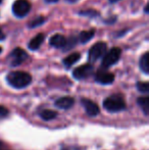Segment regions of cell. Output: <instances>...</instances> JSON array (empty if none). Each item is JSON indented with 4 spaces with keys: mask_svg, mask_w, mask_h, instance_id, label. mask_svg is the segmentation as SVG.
I'll use <instances>...</instances> for the list:
<instances>
[{
    "mask_svg": "<svg viewBox=\"0 0 149 150\" xmlns=\"http://www.w3.org/2000/svg\"><path fill=\"white\" fill-rule=\"evenodd\" d=\"M6 81L11 87L16 89H23L29 86L32 82V77L30 74L22 71H11L6 76Z\"/></svg>",
    "mask_w": 149,
    "mask_h": 150,
    "instance_id": "1",
    "label": "cell"
},
{
    "mask_svg": "<svg viewBox=\"0 0 149 150\" xmlns=\"http://www.w3.org/2000/svg\"><path fill=\"white\" fill-rule=\"evenodd\" d=\"M82 104L85 107V110L89 117H96L99 113V107L95 102L89 99H82Z\"/></svg>",
    "mask_w": 149,
    "mask_h": 150,
    "instance_id": "9",
    "label": "cell"
},
{
    "mask_svg": "<svg viewBox=\"0 0 149 150\" xmlns=\"http://www.w3.org/2000/svg\"><path fill=\"white\" fill-rule=\"evenodd\" d=\"M80 58H81V54L79 53V52H75V53H72L71 55L66 56V58L64 59V64L66 67H71L72 65H74L77 61L80 60Z\"/></svg>",
    "mask_w": 149,
    "mask_h": 150,
    "instance_id": "13",
    "label": "cell"
},
{
    "mask_svg": "<svg viewBox=\"0 0 149 150\" xmlns=\"http://www.w3.org/2000/svg\"><path fill=\"white\" fill-rule=\"evenodd\" d=\"M68 2H70V3H75V2H77L78 0H66Z\"/></svg>",
    "mask_w": 149,
    "mask_h": 150,
    "instance_id": "26",
    "label": "cell"
},
{
    "mask_svg": "<svg viewBox=\"0 0 149 150\" xmlns=\"http://www.w3.org/2000/svg\"><path fill=\"white\" fill-rule=\"evenodd\" d=\"M27 58H28V53L20 47L14 48L9 54V59H10L11 67H18V65L22 64Z\"/></svg>",
    "mask_w": 149,
    "mask_h": 150,
    "instance_id": "6",
    "label": "cell"
},
{
    "mask_svg": "<svg viewBox=\"0 0 149 150\" xmlns=\"http://www.w3.org/2000/svg\"><path fill=\"white\" fill-rule=\"evenodd\" d=\"M5 34L3 33V31H2V29L0 28V41H3L4 39H5Z\"/></svg>",
    "mask_w": 149,
    "mask_h": 150,
    "instance_id": "23",
    "label": "cell"
},
{
    "mask_svg": "<svg viewBox=\"0 0 149 150\" xmlns=\"http://www.w3.org/2000/svg\"><path fill=\"white\" fill-rule=\"evenodd\" d=\"M46 18H44V16H38V18H34V20H32L30 23H29L28 27L30 29H34V28H37V27H40L42 26V25L45 23Z\"/></svg>",
    "mask_w": 149,
    "mask_h": 150,
    "instance_id": "18",
    "label": "cell"
},
{
    "mask_svg": "<svg viewBox=\"0 0 149 150\" xmlns=\"http://www.w3.org/2000/svg\"><path fill=\"white\" fill-rule=\"evenodd\" d=\"M106 49H107V45L104 42H97L90 48L88 58L91 62H95L105 55Z\"/></svg>",
    "mask_w": 149,
    "mask_h": 150,
    "instance_id": "3",
    "label": "cell"
},
{
    "mask_svg": "<svg viewBox=\"0 0 149 150\" xmlns=\"http://www.w3.org/2000/svg\"><path fill=\"white\" fill-rule=\"evenodd\" d=\"M139 65L141 71H143L144 74L148 75L149 74V53L148 52H145L143 55L141 56L139 61Z\"/></svg>",
    "mask_w": 149,
    "mask_h": 150,
    "instance_id": "14",
    "label": "cell"
},
{
    "mask_svg": "<svg viewBox=\"0 0 149 150\" xmlns=\"http://www.w3.org/2000/svg\"><path fill=\"white\" fill-rule=\"evenodd\" d=\"M66 37L60 35V34H55V35H53L50 38V41H49V44L52 47L62 48V49H64V46H66Z\"/></svg>",
    "mask_w": 149,
    "mask_h": 150,
    "instance_id": "10",
    "label": "cell"
},
{
    "mask_svg": "<svg viewBox=\"0 0 149 150\" xmlns=\"http://www.w3.org/2000/svg\"><path fill=\"white\" fill-rule=\"evenodd\" d=\"M64 150H75V149H71V148H66V149H64Z\"/></svg>",
    "mask_w": 149,
    "mask_h": 150,
    "instance_id": "28",
    "label": "cell"
},
{
    "mask_svg": "<svg viewBox=\"0 0 149 150\" xmlns=\"http://www.w3.org/2000/svg\"><path fill=\"white\" fill-rule=\"evenodd\" d=\"M144 11H145V13H148V4H146V5H145V8H144Z\"/></svg>",
    "mask_w": 149,
    "mask_h": 150,
    "instance_id": "25",
    "label": "cell"
},
{
    "mask_svg": "<svg viewBox=\"0 0 149 150\" xmlns=\"http://www.w3.org/2000/svg\"><path fill=\"white\" fill-rule=\"evenodd\" d=\"M44 39H45V35H44V34L40 33V34H38V35H36L30 42H29V44H28L29 49L37 50L38 48L41 46V44L44 42Z\"/></svg>",
    "mask_w": 149,
    "mask_h": 150,
    "instance_id": "12",
    "label": "cell"
},
{
    "mask_svg": "<svg viewBox=\"0 0 149 150\" xmlns=\"http://www.w3.org/2000/svg\"><path fill=\"white\" fill-rule=\"evenodd\" d=\"M47 3H55V2H57L58 0H45Z\"/></svg>",
    "mask_w": 149,
    "mask_h": 150,
    "instance_id": "24",
    "label": "cell"
},
{
    "mask_svg": "<svg viewBox=\"0 0 149 150\" xmlns=\"http://www.w3.org/2000/svg\"><path fill=\"white\" fill-rule=\"evenodd\" d=\"M95 81L102 85H109L114 81V76L105 71H98L95 76Z\"/></svg>",
    "mask_w": 149,
    "mask_h": 150,
    "instance_id": "8",
    "label": "cell"
},
{
    "mask_svg": "<svg viewBox=\"0 0 149 150\" xmlns=\"http://www.w3.org/2000/svg\"><path fill=\"white\" fill-rule=\"evenodd\" d=\"M56 115H57V113L53 110H50V109H44L43 111L40 112V117H41L44 120H53L56 117Z\"/></svg>",
    "mask_w": 149,
    "mask_h": 150,
    "instance_id": "17",
    "label": "cell"
},
{
    "mask_svg": "<svg viewBox=\"0 0 149 150\" xmlns=\"http://www.w3.org/2000/svg\"><path fill=\"white\" fill-rule=\"evenodd\" d=\"M93 69H94L93 65L90 64V63L81 65V67H79L76 69H74V71H73V77H74L76 80L87 79L88 77H90V76L92 75Z\"/></svg>",
    "mask_w": 149,
    "mask_h": 150,
    "instance_id": "7",
    "label": "cell"
},
{
    "mask_svg": "<svg viewBox=\"0 0 149 150\" xmlns=\"http://www.w3.org/2000/svg\"><path fill=\"white\" fill-rule=\"evenodd\" d=\"M7 115H8L7 108H6V107H4V106H1V105H0V117H6Z\"/></svg>",
    "mask_w": 149,
    "mask_h": 150,
    "instance_id": "22",
    "label": "cell"
},
{
    "mask_svg": "<svg viewBox=\"0 0 149 150\" xmlns=\"http://www.w3.org/2000/svg\"><path fill=\"white\" fill-rule=\"evenodd\" d=\"M121 50L119 47H112L108 52H106L105 55L103 56L102 59V67L108 69L112 65L115 64L121 58Z\"/></svg>",
    "mask_w": 149,
    "mask_h": 150,
    "instance_id": "4",
    "label": "cell"
},
{
    "mask_svg": "<svg viewBox=\"0 0 149 150\" xmlns=\"http://www.w3.org/2000/svg\"><path fill=\"white\" fill-rule=\"evenodd\" d=\"M74 103H75V100L73 97L66 96V97H61V98H59L58 100H56L55 105L61 109H68L74 105Z\"/></svg>",
    "mask_w": 149,
    "mask_h": 150,
    "instance_id": "11",
    "label": "cell"
},
{
    "mask_svg": "<svg viewBox=\"0 0 149 150\" xmlns=\"http://www.w3.org/2000/svg\"><path fill=\"white\" fill-rule=\"evenodd\" d=\"M137 89L142 93H148L149 92V84L147 82H138Z\"/></svg>",
    "mask_w": 149,
    "mask_h": 150,
    "instance_id": "21",
    "label": "cell"
},
{
    "mask_svg": "<svg viewBox=\"0 0 149 150\" xmlns=\"http://www.w3.org/2000/svg\"><path fill=\"white\" fill-rule=\"evenodd\" d=\"M76 44H77V38H76V37L68 38V39L66 40V46H64V51H66V50L72 49V48L74 47Z\"/></svg>",
    "mask_w": 149,
    "mask_h": 150,
    "instance_id": "20",
    "label": "cell"
},
{
    "mask_svg": "<svg viewBox=\"0 0 149 150\" xmlns=\"http://www.w3.org/2000/svg\"><path fill=\"white\" fill-rule=\"evenodd\" d=\"M1 52H2V48L0 47V53H1Z\"/></svg>",
    "mask_w": 149,
    "mask_h": 150,
    "instance_id": "29",
    "label": "cell"
},
{
    "mask_svg": "<svg viewBox=\"0 0 149 150\" xmlns=\"http://www.w3.org/2000/svg\"><path fill=\"white\" fill-rule=\"evenodd\" d=\"M103 106L109 112H119L126 109V102L121 95L114 94L103 101Z\"/></svg>",
    "mask_w": 149,
    "mask_h": 150,
    "instance_id": "2",
    "label": "cell"
},
{
    "mask_svg": "<svg viewBox=\"0 0 149 150\" xmlns=\"http://www.w3.org/2000/svg\"><path fill=\"white\" fill-rule=\"evenodd\" d=\"M31 10V3L28 0H16L12 5V12L16 18H25Z\"/></svg>",
    "mask_w": 149,
    "mask_h": 150,
    "instance_id": "5",
    "label": "cell"
},
{
    "mask_svg": "<svg viewBox=\"0 0 149 150\" xmlns=\"http://www.w3.org/2000/svg\"><path fill=\"white\" fill-rule=\"evenodd\" d=\"M80 16H89V18H97L100 16V13L98 11L94 9H87V10H81L79 12Z\"/></svg>",
    "mask_w": 149,
    "mask_h": 150,
    "instance_id": "19",
    "label": "cell"
},
{
    "mask_svg": "<svg viewBox=\"0 0 149 150\" xmlns=\"http://www.w3.org/2000/svg\"><path fill=\"white\" fill-rule=\"evenodd\" d=\"M138 104L139 106L141 107V109L143 110L144 115H148L149 113V98L147 96H144V97H139L137 100Z\"/></svg>",
    "mask_w": 149,
    "mask_h": 150,
    "instance_id": "16",
    "label": "cell"
},
{
    "mask_svg": "<svg viewBox=\"0 0 149 150\" xmlns=\"http://www.w3.org/2000/svg\"><path fill=\"white\" fill-rule=\"evenodd\" d=\"M94 36H95V30H94V29L89 30V31H83L80 33L79 40L81 43H87V42H89Z\"/></svg>",
    "mask_w": 149,
    "mask_h": 150,
    "instance_id": "15",
    "label": "cell"
},
{
    "mask_svg": "<svg viewBox=\"0 0 149 150\" xmlns=\"http://www.w3.org/2000/svg\"><path fill=\"white\" fill-rule=\"evenodd\" d=\"M1 2H2V0H0V3H1Z\"/></svg>",
    "mask_w": 149,
    "mask_h": 150,
    "instance_id": "30",
    "label": "cell"
},
{
    "mask_svg": "<svg viewBox=\"0 0 149 150\" xmlns=\"http://www.w3.org/2000/svg\"><path fill=\"white\" fill-rule=\"evenodd\" d=\"M119 1H121V0H109L110 3H115V2H119Z\"/></svg>",
    "mask_w": 149,
    "mask_h": 150,
    "instance_id": "27",
    "label": "cell"
}]
</instances>
